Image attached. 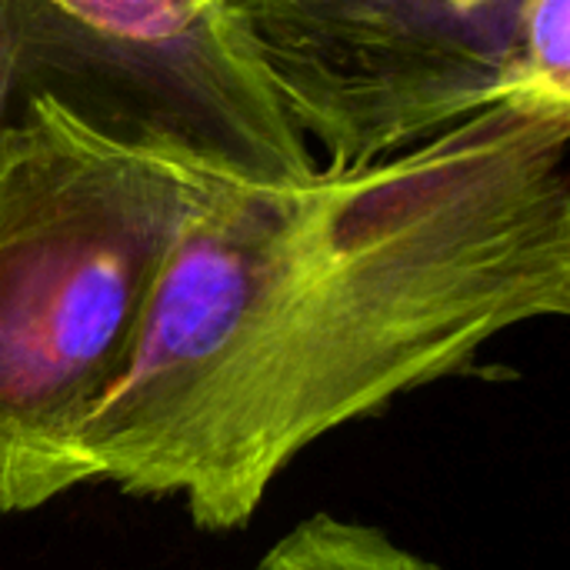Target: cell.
<instances>
[{"label":"cell","instance_id":"cell-1","mask_svg":"<svg viewBox=\"0 0 570 570\" xmlns=\"http://www.w3.org/2000/svg\"><path fill=\"white\" fill-rule=\"evenodd\" d=\"M570 104L511 94L357 170H227L83 424L80 484L254 518L327 431L570 311Z\"/></svg>","mask_w":570,"mask_h":570},{"label":"cell","instance_id":"cell-2","mask_svg":"<svg viewBox=\"0 0 570 570\" xmlns=\"http://www.w3.org/2000/svg\"><path fill=\"white\" fill-rule=\"evenodd\" d=\"M224 174L180 147L100 134L50 97L17 100L0 127V514L80 488L77 438Z\"/></svg>","mask_w":570,"mask_h":570},{"label":"cell","instance_id":"cell-3","mask_svg":"<svg viewBox=\"0 0 570 570\" xmlns=\"http://www.w3.org/2000/svg\"><path fill=\"white\" fill-rule=\"evenodd\" d=\"M207 3L331 174L414 147L511 94H534L524 33L538 0Z\"/></svg>","mask_w":570,"mask_h":570},{"label":"cell","instance_id":"cell-4","mask_svg":"<svg viewBox=\"0 0 570 570\" xmlns=\"http://www.w3.org/2000/svg\"><path fill=\"white\" fill-rule=\"evenodd\" d=\"M3 10L17 100L50 97L100 134L180 147L254 180L317 170L207 0H3Z\"/></svg>","mask_w":570,"mask_h":570},{"label":"cell","instance_id":"cell-5","mask_svg":"<svg viewBox=\"0 0 570 570\" xmlns=\"http://www.w3.org/2000/svg\"><path fill=\"white\" fill-rule=\"evenodd\" d=\"M257 570H441L367 524L317 514L281 538Z\"/></svg>","mask_w":570,"mask_h":570},{"label":"cell","instance_id":"cell-6","mask_svg":"<svg viewBox=\"0 0 570 570\" xmlns=\"http://www.w3.org/2000/svg\"><path fill=\"white\" fill-rule=\"evenodd\" d=\"M13 104H17V90H13V40H10L7 10H3V0H0V127L13 114Z\"/></svg>","mask_w":570,"mask_h":570}]
</instances>
